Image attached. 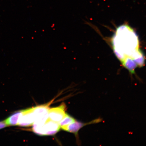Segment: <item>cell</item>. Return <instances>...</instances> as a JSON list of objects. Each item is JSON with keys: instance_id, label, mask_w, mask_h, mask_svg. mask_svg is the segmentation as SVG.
I'll return each instance as SVG.
<instances>
[{"instance_id": "cell-6", "label": "cell", "mask_w": 146, "mask_h": 146, "mask_svg": "<svg viewBox=\"0 0 146 146\" xmlns=\"http://www.w3.org/2000/svg\"><path fill=\"white\" fill-rule=\"evenodd\" d=\"M44 136L54 135L59 132L60 128L59 123L48 118L42 126Z\"/></svg>"}, {"instance_id": "cell-3", "label": "cell", "mask_w": 146, "mask_h": 146, "mask_svg": "<svg viewBox=\"0 0 146 146\" xmlns=\"http://www.w3.org/2000/svg\"><path fill=\"white\" fill-rule=\"evenodd\" d=\"M33 110V108L22 110L17 125L23 127H29L33 125L35 120Z\"/></svg>"}, {"instance_id": "cell-5", "label": "cell", "mask_w": 146, "mask_h": 146, "mask_svg": "<svg viewBox=\"0 0 146 146\" xmlns=\"http://www.w3.org/2000/svg\"><path fill=\"white\" fill-rule=\"evenodd\" d=\"M66 106L62 104L59 106L49 109L48 118L52 121L59 123L65 115Z\"/></svg>"}, {"instance_id": "cell-2", "label": "cell", "mask_w": 146, "mask_h": 146, "mask_svg": "<svg viewBox=\"0 0 146 146\" xmlns=\"http://www.w3.org/2000/svg\"><path fill=\"white\" fill-rule=\"evenodd\" d=\"M48 106H40L33 108L35 120L34 125H43L48 118Z\"/></svg>"}, {"instance_id": "cell-4", "label": "cell", "mask_w": 146, "mask_h": 146, "mask_svg": "<svg viewBox=\"0 0 146 146\" xmlns=\"http://www.w3.org/2000/svg\"><path fill=\"white\" fill-rule=\"evenodd\" d=\"M101 121L102 120L100 119H98L93 120L92 121L89 122V123H83L76 120L74 123L69 124L68 125L61 127L64 131L73 133L75 135L76 138H78V131L82 128L87 125L100 123Z\"/></svg>"}, {"instance_id": "cell-9", "label": "cell", "mask_w": 146, "mask_h": 146, "mask_svg": "<svg viewBox=\"0 0 146 146\" xmlns=\"http://www.w3.org/2000/svg\"><path fill=\"white\" fill-rule=\"evenodd\" d=\"M7 126L6 123H5L4 121H0V129L4 128Z\"/></svg>"}, {"instance_id": "cell-1", "label": "cell", "mask_w": 146, "mask_h": 146, "mask_svg": "<svg viewBox=\"0 0 146 146\" xmlns=\"http://www.w3.org/2000/svg\"><path fill=\"white\" fill-rule=\"evenodd\" d=\"M113 41L114 48L117 56L121 60L124 55L132 56L129 50H138V38L133 31L125 26L118 29Z\"/></svg>"}, {"instance_id": "cell-7", "label": "cell", "mask_w": 146, "mask_h": 146, "mask_svg": "<svg viewBox=\"0 0 146 146\" xmlns=\"http://www.w3.org/2000/svg\"><path fill=\"white\" fill-rule=\"evenodd\" d=\"M21 111H21L16 112L9 116L4 120L7 126L17 125L18 120H19L20 115L21 114Z\"/></svg>"}, {"instance_id": "cell-8", "label": "cell", "mask_w": 146, "mask_h": 146, "mask_svg": "<svg viewBox=\"0 0 146 146\" xmlns=\"http://www.w3.org/2000/svg\"><path fill=\"white\" fill-rule=\"evenodd\" d=\"M76 120L72 117L69 115L67 113L61 121L60 122L59 125L60 127L69 125L71 123H74L76 121Z\"/></svg>"}]
</instances>
